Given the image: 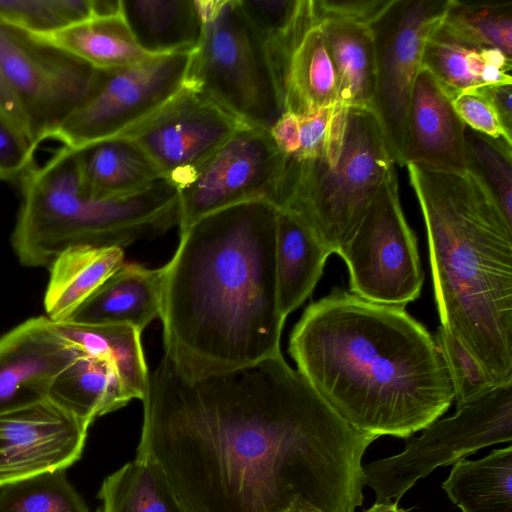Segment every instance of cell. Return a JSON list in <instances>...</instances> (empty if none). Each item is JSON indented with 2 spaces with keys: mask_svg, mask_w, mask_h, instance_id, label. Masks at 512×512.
<instances>
[{
  "mask_svg": "<svg viewBox=\"0 0 512 512\" xmlns=\"http://www.w3.org/2000/svg\"><path fill=\"white\" fill-rule=\"evenodd\" d=\"M136 457L156 462L186 512H355L378 437L344 421L282 354L185 376L149 373Z\"/></svg>",
  "mask_w": 512,
  "mask_h": 512,
  "instance_id": "obj_1",
  "label": "cell"
},
{
  "mask_svg": "<svg viewBox=\"0 0 512 512\" xmlns=\"http://www.w3.org/2000/svg\"><path fill=\"white\" fill-rule=\"evenodd\" d=\"M276 218L272 203L251 200L180 233L163 266L159 318L164 354L185 376L228 372L281 353Z\"/></svg>",
  "mask_w": 512,
  "mask_h": 512,
  "instance_id": "obj_2",
  "label": "cell"
},
{
  "mask_svg": "<svg viewBox=\"0 0 512 512\" xmlns=\"http://www.w3.org/2000/svg\"><path fill=\"white\" fill-rule=\"evenodd\" d=\"M404 308L333 288L306 307L289 338L308 384L349 425L377 437L407 439L454 401L433 335Z\"/></svg>",
  "mask_w": 512,
  "mask_h": 512,
  "instance_id": "obj_3",
  "label": "cell"
},
{
  "mask_svg": "<svg viewBox=\"0 0 512 512\" xmlns=\"http://www.w3.org/2000/svg\"><path fill=\"white\" fill-rule=\"evenodd\" d=\"M427 231L440 326L512 381V225L471 170L406 165Z\"/></svg>",
  "mask_w": 512,
  "mask_h": 512,
  "instance_id": "obj_4",
  "label": "cell"
},
{
  "mask_svg": "<svg viewBox=\"0 0 512 512\" xmlns=\"http://www.w3.org/2000/svg\"><path fill=\"white\" fill-rule=\"evenodd\" d=\"M19 183L21 202L11 244L27 267H49L72 247L124 248L180 222L178 189L169 179L125 195L100 196L84 186L77 152L66 146Z\"/></svg>",
  "mask_w": 512,
  "mask_h": 512,
  "instance_id": "obj_5",
  "label": "cell"
},
{
  "mask_svg": "<svg viewBox=\"0 0 512 512\" xmlns=\"http://www.w3.org/2000/svg\"><path fill=\"white\" fill-rule=\"evenodd\" d=\"M204 19L184 86L250 126L270 130L285 111L263 45L240 0H198Z\"/></svg>",
  "mask_w": 512,
  "mask_h": 512,
  "instance_id": "obj_6",
  "label": "cell"
},
{
  "mask_svg": "<svg viewBox=\"0 0 512 512\" xmlns=\"http://www.w3.org/2000/svg\"><path fill=\"white\" fill-rule=\"evenodd\" d=\"M394 165L373 112L348 107L339 159L314 181L292 189L279 209L300 217L332 254L337 253L356 231Z\"/></svg>",
  "mask_w": 512,
  "mask_h": 512,
  "instance_id": "obj_7",
  "label": "cell"
},
{
  "mask_svg": "<svg viewBox=\"0 0 512 512\" xmlns=\"http://www.w3.org/2000/svg\"><path fill=\"white\" fill-rule=\"evenodd\" d=\"M422 431L399 454L363 466L364 485L373 489L376 502H398L437 467L454 464L484 447L511 442L512 381L496 385Z\"/></svg>",
  "mask_w": 512,
  "mask_h": 512,
  "instance_id": "obj_8",
  "label": "cell"
},
{
  "mask_svg": "<svg viewBox=\"0 0 512 512\" xmlns=\"http://www.w3.org/2000/svg\"><path fill=\"white\" fill-rule=\"evenodd\" d=\"M0 69L37 147L94 95L107 73L2 21Z\"/></svg>",
  "mask_w": 512,
  "mask_h": 512,
  "instance_id": "obj_9",
  "label": "cell"
},
{
  "mask_svg": "<svg viewBox=\"0 0 512 512\" xmlns=\"http://www.w3.org/2000/svg\"><path fill=\"white\" fill-rule=\"evenodd\" d=\"M336 254L347 265L351 293L399 307L419 297L424 273L417 238L400 204L395 165L356 231Z\"/></svg>",
  "mask_w": 512,
  "mask_h": 512,
  "instance_id": "obj_10",
  "label": "cell"
},
{
  "mask_svg": "<svg viewBox=\"0 0 512 512\" xmlns=\"http://www.w3.org/2000/svg\"><path fill=\"white\" fill-rule=\"evenodd\" d=\"M191 53L156 56L138 65L107 70L94 95L50 139L80 149L124 136L153 117L184 87Z\"/></svg>",
  "mask_w": 512,
  "mask_h": 512,
  "instance_id": "obj_11",
  "label": "cell"
},
{
  "mask_svg": "<svg viewBox=\"0 0 512 512\" xmlns=\"http://www.w3.org/2000/svg\"><path fill=\"white\" fill-rule=\"evenodd\" d=\"M449 0H393L370 26L376 87L370 110L395 164L402 166L405 119L425 42L441 24Z\"/></svg>",
  "mask_w": 512,
  "mask_h": 512,
  "instance_id": "obj_12",
  "label": "cell"
},
{
  "mask_svg": "<svg viewBox=\"0 0 512 512\" xmlns=\"http://www.w3.org/2000/svg\"><path fill=\"white\" fill-rule=\"evenodd\" d=\"M286 159L268 130L240 129L178 189L180 233L200 218L242 202L266 200L278 208Z\"/></svg>",
  "mask_w": 512,
  "mask_h": 512,
  "instance_id": "obj_13",
  "label": "cell"
},
{
  "mask_svg": "<svg viewBox=\"0 0 512 512\" xmlns=\"http://www.w3.org/2000/svg\"><path fill=\"white\" fill-rule=\"evenodd\" d=\"M247 125L206 94L184 86L153 117L121 137L134 141L179 189Z\"/></svg>",
  "mask_w": 512,
  "mask_h": 512,
  "instance_id": "obj_14",
  "label": "cell"
},
{
  "mask_svg": "<svg viewBox=\"0 0 512 512\" xmlns=\"http://www.w3.org/2000/svg\"><path fill=\"white\" fill-rule=\"evenodd\" d=\"M88 428L49 399L0 414V488L74 464Z\"/></svg>",
  "mask_w": 512,
  "mask_h": 512,
  "instance_id": "obj_15",
  "label": "cell"
},
{
  "mask_svg": "<svg viewBox=\"0 0 512 512\" xmlns=\"http://www.w3.org/2000/svg\"><path fill=\"white\" fill-rule=\"evenodd\" d=\"M83 351L45 316L0 337V414L48 399L55 378Z\"/></svg>",
  "mask_w": 512,
  "mask_h": 512,
  "instance_id": "obj_16",
  "label": "cell"
},
{
  "mask_svg": "<svg viewBox=\"0 0 512 512\" xmlns=\"http://www.w3.org/2000/svg\"><path fill=\"white\" fill-rule=\"evenodd\" d=\"M466 125L431 73L420 68L408 103L402 166L443 172L469 170Z\"/></svg>",
  "mask_w": 512,
  "mask_h": 512,
  "instance_id": "obj_17",
  "label": "cell"
},
{
  "mask_svg": "<svg viewBox=\"0 0 512 512\" xmlns=\"http://www.w3.org/2000/svg\"><path fill=\"white\" fill-rule=\"evenodd\" d=\"M164 267L123 263L65 322L128 325L142 332L160 317Z\"/></svg>",
  "mask_w": 512,
  "mask_h": 512,
  "instance_id": "obj_18",
  "label": "cell"
},
{
  "mask_svg": "<svg viewBox=\"0 0 512 512\" xmlns=\"http://www.w3.org/2000/svg\"><path fill=\"white\" fill-rule=\"evenodd\" d=\"M421 68L431 73L450 99L486 86L512 84V58L458 36L442 22L425 42Z\"/></svg>",
  "mask_w": 512,
  "mask_h": 512,
  "instance_id": "obj_19",
  "label": "cell"
},
{
  "mask_svg": "<svg viewBox=\"0 0 512 512\" xmlns=\"http://www.w3.org/2000/svg\"><path fill=\"white\" fill-rule=\"evenodd\" d=\"M331 254L300 217L277 208L276 284L279 310L285 319L312 294Z\"/></svg>",
  "mask_w": 512,
  "mask_h": 512,
  "instance_id": "obj_20",
  "label": "cell"
},
{
  "mask_svg": "<svg viewBox=\"0 0 512 512\" xmlns=\"http://www.w3.org/2000/svg\"><path fill=\"white\" fill-rule=\"evenodd\" d=\"M122 15L138 45L163 56L193 52L204 19L198 0H121Z\"/></svg>",
  "mask_w": 512,
  "mask_h": 512,
  "instance_id": "obj_21",
  "label": "cell"
},
{
  "mask_svg": "<svg viewBox=\"0 0 512 512\" xmlns=\"http://www.w3.org/2000/svg\"><path fill=\"white\" fill-rule=\"evenodd\" d=\"M123 263L124 250L120 247L79 246L63 251L48 267L46 317L55 323L67 321Z\"/></svg>",
  "mask_w": 512,
  "mask_h": 512,
  "instance_id": "obj_22",
  "label": "cell"
},
{
  "mask_svg": "<svg viewBox=\"0 0 512 512\" xmlns=\"http://www.w3.org/2000/svg\"><path fill=\"white\" fill-rule=\"evenodd\" d=\"M48 399L90 426L133 398L112 362L82 352L55 378Z\"/></svg>",
  "mask_w": 512,
  "mask_h": 512,
  "instance_id": "obj_23",
  "label": "cell"
},
{
  "mask_svg": "<svg viewBox=\"0 0 512 512\" xmlns=\"http://www.w3.org/2000/svg\"><path fill=\"white\" fill-rule=\"evenodd\" d=\"M75 150L82 183L100 196L129 194L165 178L128 138L103 140Z\"/></svg>",
  "mask_w": 512,
  "mask_h": 512,
  "instance_id": "obj_24",
  "label": "cell"
},
{
  "mask_svg": "<svg viewBox=\"0 0 512 512\" xmlns=\"http://www.w3.org/2000/svg\"><path fill=\"white\" fill-rule=\"evenodd\" d=\"M319 25L336 76L338 104L370 109L377 71L370 27L342 21Z\"/></svg>",
  "mask_w": 512,
  "mask_h": 512,
  "instance_id": "obj_25",
  "label": "cell"
},
{
  "mask_svg": "<svg viewBox=\"0 0 512 512\" xmlns=\"http://www.w3.org/2000/svg\"><path fill=\"white\" fill-rule=\"evenodd\" d=\"M240 2L260 38L284 103L292 57L306 33L318 23L313 0H240Z\"/></svg>",
  "mask_w": 512,
  "mask_h": 512,
  "instance_id": "obj_26",
  "label": "cell"
},
{
  "mask_svg": "<svg viewBox=\"0 0 512 512\" xmlns=\"http://www.w3.org/2000/svg\"><path fill=\"white\" fill-rule=\"evenodd\" d=\"M37 37L101 70L134 66L156 57L138 45L122 13L95 17Z\"/></svg>",
  "mask_w": 512,
  "mask_h": 512,
  "instance_id": "obj_27",
  "label": "cell"
},
{
  "mask_svg": "<svg viewBox=\"0 0 512 512\" xmlns=\"http://www.w3.org/2000/svg\"><path fill=\"white\" fill-rule=\"evenodd\" d=\"M441 486L462 512H512V446L459 459Z\"/></svg>",
  "mask_w": 512,
  "mask_h": 512,
  "instance_id": "obj_28",
  "label": "cell"
},
{
  "mask_svg": "<svg viewBox=\"0 0 512 512\" xmlns=\"http://www.w3.org/2000/svg\"><path fill=\"white\" fill-rule=\"evenodd\" d=\"M55 326L61 335L83 352L112 362L132 398L143 400L149 373L140 331L117 324L60 322L55 323Z\"/></svg>",
  "mask_w": 512,
  "mask_h": 512,
  "instance_id": "obj_29",
  "label": "cell"
},
{
  "mask_svg": "<svg viewBox=\"0 0 512 512\" xmlns=\"http://www.w3.org/2000/svg\"><path fill=\"white\" fill-rule=\"evenodd\" d=\"M338 104L336 76L319 23L306 33L288 71L285 111L298 118Z\"/></svg>",
  "mask_w": 512,
  "mask_h": 512,
  "instance_id": "obj_30",
  "label": "cell"
},
{
  "mask_svg": "<svg viewBox=\"0 0 512 512\" xmlns=\"http://www.w3.org/2000/svg\"><path fill=\"white\" fill-rule=\"evenodd\" d=\"M98 498L96 512H186L163 469L138 457L104 479Z\"/></svg>",
  "mask_w": 512,
  "mask_h": 512,
  "instance_id": "obj_31",
  "label": "cell"
},
{
  "mask_svg": "<svg viewBox=\"0 0 512 512\" xmlns=\"http://www.w3.org/2000/svg\"><path fill=\"white\" fill-rule=\"evenodd\" d=\"M120 0H0V21L46 36L95 17L120 13Z\"/></svg>",
  "mask_w": 512,
  "mask_h": 512,
  "instance_id": "obj_32",
  "label": "cell"
},
{
  "mask_svg": "<svg viewBox=\"0 0 512 512\" xmlns=\"http://www.w3.org/2000/svg\"><path fill=\"white\" fill-rule=\"evenodd\" d=\"M442 24L470 42L512 56V1L469 3L449 0Z\"/></svg>",
  "mask_w": 512,
  "mask_h": 512,
  "instance_id": "obj_33",
  "label": "cell"
},
{
  "mask_svg": "<svg viewBox=\"0 0 512 512\" xmlns=\"http://www.w3.org/2000/svg\"><path fill=\"white\" fill-rule=\"evenodd\" d=\"M0 512H89L65 470L41 474L0 489Z\"/></svg>",
  "mask_w": 512,
  "mask_h": 512,
  "instance_id": "obj_34",
  "label": "cell"
},
{
  "mask_svg": "<svg viewBox=\"0 0 512 512\" xmlns=\"http://www.w3.org/2000/svg\"><path fill=\"white\" fill-rule=\"evenodd\" d=\"M468 168L485 184L512 225V144L465 127Z\"/></svg>",
  "mask_w": 512,
  "mask_h": 512,
  "instance_id": "obj_35",
  "label": "cell"
},
{
  "mask_svg": "<svg viewBox=\"0 0 512 512\" xmlns=\"http://www.w3.org/2000/svg\"><path fill=\"white\" fill-rule=\"evenodd\" d=\"M433 337L450 375L456 408L498 385L477 359L442 326Z\"/></svg>",
  "mask_w": 512,
  "mask_h": 512,
  "instance_id": "obj_36",
  "label": "cell"
},
{
  "mask_svg": "<svg viewBox=\"0 0 512 512\" xmlns=\"http://www.w3.org/2000/svg\"><path fill=\"white\" fill-rule=\"evenodd\" d=\"M37 146L0 113V181H20L35 167Z\"/></svg>",
  "mask_w": 512,
  "mask_h": 512,
  "instance_id": "obj_37",
  "label": "cell"
},
{
  "mask_svg": "<svg viewBox=\"0 0 512 512\" xmlns=\"http://www.w3.org/2000/svg\"><path fill=\"white\" fill-rule=\"evenodd\" d=\"M453 108L463 123L472 130L512 144V137L502 127L486 97L478 90L461 93L451 99Z\"/></svg>",
  "mask_w": 512,
  "mask_h": 512,
  "instance_id": "obj_38",
  "label": "cell"
},
{
  "mask_svg": "<svg viewBox=\"0 0 512 512\" xmlns=\"http://www.w3.org/2000/svg\"><path fill=\"white\" fill-rule=\"evenodd\" d=\"M393 0H313L318 23L350 22L370 27L392 4Z\"/></svg>",
  "mask_w": 512,
  "mask_h": 512,
  "instance_id": "obj_39",
  "label": "cell"
},
{
  "mask_svg": "<svg viewBox=\"0 0 512 512\" xmlns=\"http://www.w3.org/2000/svg\"><path fill=\"white\" fill-rule=\"evenodd\" d=\"M269 132L277 148L284 155L291 156L298 151L300 147V123L295 114L284 111Z\"/></svg>",
  "mask_w": 512,
  "mask_h": 512,
  "instance_id": "obj_40",
  "label": "cell"
},
{
  "mask_svg": "<svg viewBox=\"0 0 512 512\" xmlns=\"http://www.w3.org/2000/svg\"><path fill=\"white\" fill-rule=\"evenodd\" d=\"M477 90L489 101L506 133L512 136V84L491 85Z\"/></svg>",
  "mask_w": 512,
  "mask_h": 512,
  "instance_id": "obj_41",
  "label": "cell"
},
{
  "mask_svg": "<svg viewBox=\"0 0 512 512\" xmlns=\"http://www.w3.org/2000/svg\"><path fill=\"white\" fill-rule=\"evenodd\" d=\"M0 113L5 116L16 128L23 132L32 142L30 128L25 114L15 95L7 84L0 69ZM34 143V142H33ZM35 144V143H34Z\"/></svg>",
  "mask_w": 512,
  "mask_h": 512,
  "instance_id": "obj_42",
  "label": "cell"
},
{
  "mask_svg": "<svg viewBox=\"0 0 512 512\" xmlns=\"http://www.w3.org/2000/svg\"><path fill=\"white\" fill-rule=\"evenodd\" d=\"M363 512H406L398 506V502H375L369 509Z\"/></svg>",
  "mask_w": 512,
  "mask_h": 512,
  "instance_id": "obj_43",
  "label": "cell"
}]
</instances>
